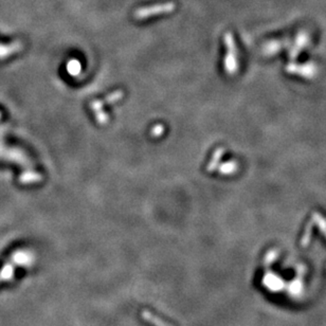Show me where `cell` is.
<instances>
[{
    "label": "cell",
    "mask_w": 326,
    "mask_h": 326,
    "mask_svg": "<svg viewBox=\"0 0 326 326\" xmlns=\"http://www.w3.org/2000/svg\"><path fill=\"white\" fill-rule=\"evenodd\" d=\"M27 254L25 252H15L12 256V259L9 260V262L5 263L3 268L0 270V283H3L8 279H11L14 277L15 269L17 266H19L21 263H26Z\"/></svg>",
    "instance_id": "cell-2"
},
{
    "label": "cell",
    "mask_w": 326,
    "mask_h": 326,
    "mask_svg": "<svg viewBox=\"0 0 326 326\" xmlns=\"http://www.w3.org/2000/svg\"><path fill=\"white\" fill-rule=\"evenodd\" d=\"M163 131H164V127H163V125L161 124H158L156 125V126H154L152 131H151V134L152 136L154 137H159V136H161L163 134Z\"/></svg>",
    "instance_id": "cell-9"
},
{
    "label": "cell",
    "mask_w": 326,
    "mask_h": 326,
    "mask_svg": "<svg viewBox=\"0 0 326 326\" xmlns=\"http://www.w3.org/2000/svg\"><path fill=\"white\" fill-rule=\"evenodd\" d=\"M19 180L21 184L25 185L35 184V182H39L42 180V175L36 173V171H26V173L20 175Z\"/></svg>",
    "instance_id": "cell-5"
},
{
    "label": "cell",
    "mask_w": 326,
    "mask_h": 326,
    "mask_svg": "<svg viewBox=\"0 0 326 326\" xmlns=\"http://www.w3.org/2000/svg\"><path fill=\"white\" fill-rule=\"evenodd\" d=\"M141 318L154 326H173L171 323L164 321L161 318H159L156 314L146 310H143L141 311Z\"/></svg>",
    "instance_id": "cell-3"
},
{
    "label": "cell",
    "mask_w": 326,
    "mask_h": 326,
    "mask_svg": "<svg viewBox=\"0 0 326 326\" xmlns=\"http://www.w3.org/2000/svg\"><path fill=\"white\" fill-rule=\"evenodd\" d=\"M79 69H81V66H79L78 61H72L68 64V71L73 74V76H76L77 73H78Z\"/></svg>",
    "instance_id": "cell-8"
},
{
    "label": "cell",
    "mask_w": 326,
    "mask_h": 326,
    "mask_svg": "<svg viewBox=\"0 0 326 326\" xmlns=\"http://www.w3.org/2000/svg\"><path fill=\"white\" fill-rule=\"evenodd\" d=\"M122 98H123V91L118 90V91H114V93H112L111 94L108 95L107 98L105 99V101H103V102H104V104H105V103H108V104H110V103H111V104H112V103L121 100Z\"/></svg>",
    "instance_id": "cell-6"
},
{
    "label": "cell",
    "mask_w": 326,
    "mask_h": 326,
    "mask_svg": "<svg viewBox=\"0 0 326 326\" xmlns=\"http://www.w3.org/2000/svg\"><path fill=\"white\" fill-rule=\"evenodd\" d=\"M0 117H1V112H0Z\"/></svg>",
    "instance_id": "cell-10"
},
{
    "label": "cell",
    "mask_w": 326,
    "mask_h": 326,
    "mask_svg": "<svg viewBox=\"0 0 326 326\" xmlns=\"http://www.w3.org/2000/svg\"><path fill=\"white\" fill-rule=\"evenodd\" d=\"M94 114H95L96 121H98L99 124L104 125V124H106L108 122V116H107V114L104 111H103V109L94 112Z\"/></svg>",
    "instance_id": "cell-7"
},
{
    "label": "cell",
    "mask_w": 326,
    "mask_h": 326,
    "mask_svg": "<svg viewBox=\"0 0 326 326\" xmlns=\"http://www.w3.org/2000/svg\"><path fill=\"white\" fill-rule=\"evenodd\" d=\"M175 3L173 2H167V3H159L155 5H150V7L140 8L134 13V16L136 19H146L151 16L160 15V14H167L173 12L175 10Z\"/></svg>",
    "instance_id": "cell-1"
},
{
    "label": "cell",
    "mask_w": 326,
    "mask_h": 326,
    "mask_svg": "<svg viewBox=\"0 0 326 326\" xmlns=\"http://www.w3.org/2000/svg\"><path fill=\"white\" fill-rule=\"evenodd\" d=\"M22 48L20 43H14L11 45H0V59H5L16 53Z\"/></svg>",
    "instance_id": "cell-4"
}]
</instances>
